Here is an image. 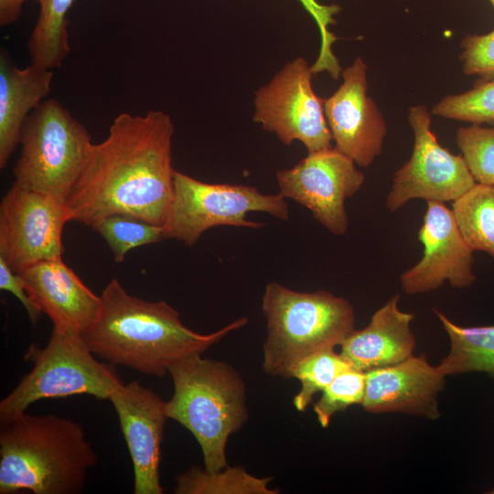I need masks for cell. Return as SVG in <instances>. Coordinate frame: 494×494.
<instances>
[{"label":"cell","instance_id":"6da1fadb","mask_svg":"<svg viewBox=\"0 0 494 494\" xmlns=\"http://www.w3.org/2000/svg\"><path fill=\"white\" fill-rule=\"evenodd\" d=\"M171 117L162 111L123 113L93 144L65 206L70 220L92 227L112 214L165 226L174 194Z\"/></svg>","mask_w":494,"mask_h":494},{"label":"cell","instance_id":"7a4b0ae2","mask_svg":"<svg viewBox=\"0 0 494 494\" xmlns=\"http://www.w3.org/2000/svg\"><path fill=\"white\" fill-rule=\"evenodd\" d=\"M100 295V315L82 338L95 356L145 375H166L175 363L202 355L248 322L241 317L217 331L200 334L186 327L166 302L131 295L116 278Z\"/></svg>","mask_w":494,"mask_h":494},{"label":"cell","instance_id":"3957f363","mask_svg":"<svg viewBox=\"0 0 494 494\" xmlns=\"http://www.w3.org/2000/svg\"><path fill=\"white\" fill-rule=\"evenodd\" d=\"M97 459L70 419L25 412L0 424V494H79Z\"/></svg>","mask_w":494,"mask_h":494},{"label":"cell","instance_id":"277c9868","mask_svg":"<svg viewBox=\"0 0 494 494\" xmlns=\"http://www.w3.org/2000/svg\"><path fill=\"white\" fill-rule=\"evenodd\" d=\"M174 392L166 413L187 428L199 443L204 468L228 467L229 437L248 420L246 384L226 361L196 355L170 367Z\"/></svg>","mask_w":494,"mask_h":494},{"label":"cell","instance_id":"5b68a950","mask_svg":"<svg viewBox=\"0 0 494 494\" xmlns=\"http://www.w3.org/2000/svg\"><path fill=\"white\" fill-rule=\"evenodd\" d=\"M262 310L267 327L263 369L274 377L291 378L302 360L340 345L355 329L350 302L325 290L299 292L272 282Z\"/></svg>","mask_w":494,"mask_h":494},{"label":"cell","instance_id":"8992f818","mask_svg":"<svg viewBox=\"0 0 494 494\" xmlns=\"http://www.w3.org/2000/svg\"><path fill=\"white\" fill-rule=\"evenodd\" d=\"M19 144L15 182L66 204L93 145L85 126L58 100L46 99L27 117Z\"/></svg>","mask_w":494,"mask_h":494},{"label":"cell","instance_id":"52a82bcc","mask_svg":"<svg viewBox=\"0 0 494 494\" xmlns=\"http://www.w3.org/2000/svg\"><path fill=\"white\" fill-rule=\"evenodd\" d=\"M81 334L53 329L45 348L31 345L25 360L31 370L0 402V424L47 398L87 394L109 400L124 381L114 365L97 360Z\"/></svg>","mask_w":494,"mask_h":494},{"label":"cell","instance_id":"ba28073f","mask_svg":"<svg viewBox=\"0 0 494 494\" xmlns=\"http://www.w3.org/2000/svg\"><path fill=\"white\" fill-rule=\"evenodd\" d=\"M265 212L287 220L289 209L281 194H263L241 184L206 183L175 172L174 194L165 224L166 239L194 245L209 229L235 226L258 229L265 223L247 220L249 212Z\"/></svg>","mask_w":494,"mask_h":494},{"label":"cell","instance_id":"9c48e42d","mask_svg":"<svg viewBox=\"0 0 494 494\" xmlns=\"http://www.w3.org/2000/svg\"><path fill=\"white\" fill-rule=\"evenodd\" d=\"M312 67L299 57L254 93L252 119L285 145L301 142L307 153L331 148L323 100L312 87Z\"/></svg>","mask_w":494,"mask_h":494},{"label":"cell","instance_id":"30bf717a","mask_svg":"<svg viewBox=\"0 0 494 494\" xmlns=\"http://www.w3.org/2000/svg\"><path fill=\"white\" fill-rule=\"evenodd\" d=\"M408 122L413 132V153L394 173L387 209L396 211L414 199L453 202L466 194L476 181L463 156L439 144L426 106H411Z\"/></svg>","mask_w":494,"mask_h":494},{"label":"cell","instance_id":"8fae6325","mask_svg":"<svg viewBox=\"0 0 494 494\" xmlns=\"http://www.w3.org/2000/svg\"><path fill=\"white\" fill-rule=\"evenodd\" d=\"M68 221L65 204L14 182L0 203V257L16 273L62 257Z\"/></svg>","mask_w":494,"mask_h":494},{"label":"cell","instance_id":"7c38bea8","mask_svg":"<svg viewBox=\"0 0 494 494\" xmlns=\"http://www.w3.org/2000/svg\"><path fill=\"white\" fill-rule=\"evenodd\" d=\"M279 194L310 210L313 217L335 235L349 228L347 199L364 183L356 163L337 147L307 153L294 166L276 173Z\"/></svg>","mask_w":494,"mask_h":494},{"label":"cell","instance_id":"4fadbf2b","mask_svg":"<svg viewBox=\"0 0 494 494\" xmlns=\"http://www.w3.org/2000/svg\"><path fill=\"white\" fill-rule=\"evenodd\" d=\"M418 239L424 246L423 257L400 277L405 294L434 291L446 281L460 289L476 282L474 251L460 231L452 209L444 202L427 201Z\"/></svg>","mask_w":494,"mask_h":494},{"label":"cell","instance_id":"5bb4252c","mask_svg":"<svg viewBox=\"0 0 494 494\" xmlns=\"http://www.w3.org/2000/svg\"><path fill=\"white\" fill-rule=\"evenodd\" d=\"M338 90L323 100L332 139L356 165L368 167L382 152L385 120L368 96L367 65L360 57L342 71Z\"/></svg>","mask_w":494,"mask_h":494},{"label":"cell","instance_id":"9a60e30c","mask_svg":"<svg viewBox=\"0 0 494 494\" xmlns=\"http://www.w3.org/2000/svg\"><path fill=\"white\" fill-rule=\"evenodd\" d=\"M109 401L117 413L132 458L134 494H162L159 465L168 419L166 402L137 381L119 385Z\"/></svg>","mask_w":494,"mask_h":494},{"label":"cell","instance_id":"2e32d148","mask_svg":"<svg viewBox=\"0 0 494 494\" xmlns=\"http://www.w3.org/2000/svg\"><path fill=\"white\" fill-rule=\"evenodd\" d=\"M361 406L372 413H403L427 419L440 417L438 395L446 375L424 355L365 372Z\"/></svg>","mask_w":494,"mask_h":494},{"label":"cell","instance_id":"e0dca14e","mask_svg":"<svg viewBox=\"0 0 494 494\" xmlns=\"http://www.w3.org/2000/svg\"><path fill=\"white\" fill-rule=\"evenodd\" d=\"M18 274L53 329L82 334L97 320L101 295L88 288L62 257L39 262Z\"/></svg>","mask_w":494,"mask_h":494},{"label":"cell","instance_id":"ac0fdd59","mask_svg":"<svg viewBox=\"0 0 494 494\" xmlns=\"http://www.w3.org/2000/svg\"><path fill=\"white\" fill-rule=\"evenodd\" d=\"M399 295L374 312L370 323L354 329L339 345L341 357L353 368L367 372L395 365L413 356L416 345L411 328L414 314L402 311Z\"/></svg>","mask_w":494,"mask_h":494},{"label":"cell","instance_id":"d6986e66","mask_svg":"<svg viewBox=\"0 0 494 494\" xmlns=\"http://www.w3.org/2000/svg\"><path fill=\"white\" fill-rule=\"evenodd\" d=\"M53 70L32 64L19 69L5 51L0 55V168L5 167L20 141L27 117L51 90Z\"/></svg>","mask_w":494,"mask_h":494},{"label":"cell","instance_id":"ffe728a7","mask_svg":"<svg viewBox=\"0 0 494 494\" xmlns=\"http://www.w3.org/2000/svg\"><path fill=\"white\" fill-rule=\"evenodd\" d=\"M450 340L438 365L446 375L482 372L494 379V326L462 327L434 308Z\"/></svg>","mask_w":494,"mask_h":494},{"label":"cell","instance_id":"44dd1931","mask_svg":"<svg viewBox=\"0 0 494 494\" xmlns=\"http://www.w3.org/2000/svg\"><path fill=\"white\" fill-rule=\"evenodd\" d=\"M35 1L39 5V15L27 44L31 64L53 70L70 52L67 13L74 0Z\"/></svg>","mask_w":494,"mask_h":494},{"label":"cell","instance_id":"7402d4cb","mask_svg":"<svg viewBox=\"0 0 494 494\" xmlns=\"http://www.w3.org/2000/svg\"><path fill=\"white\" fill-rule=\"evenodd\" d=\"M272 477L258 478L242 467H226L209 472L197 466L180 473L175 478L176 494H278V489L269 488Z\"/></svg>","mask_w":494,"mask_h":494},{"label":"cell","instance_id":"603a6c76","mask_svg":"<svg viewBox=\"0 0 494 494\" xmlns=\"http://www.w3.org/2000/svg\"><path fill=\"white\" fill-rule=\"evenodd\" d=\"M452 211L470 248L494 259V186L476 183L453 201Z\"/></svg>","mask_w":494,"mask_h":494},{"label":"cell","instance_id":"cb8c5ba5","mask_svg":"<svg viewBox=\"0 0 494 494\" xmlns=\"http://www.w3.org/2000/svg\"><path fill=\"white\" fill-rule=\"evenodd\" d=\"M107 242L115 263H122L132 249L166 239L165 226L128 214H112L91 227Z\"/></svg>","mask_w":494,"mask_h":494},{"label":"cell","instance_id":"d4e9b609","mask_svg":"<svg viewBox=\"0 0 494 494\" xmlns=\"http://www.w3.org/2000/svg\"><path fill=\"white\" fill-rule=\"evenodd\" d=\"M350 365L335 351V348L317 351L302 360L293 370L291 378L301 383L293 403L299 412H305L314 395L322 392L333 380Z\"/></svg>","mask_w":494,"mask_h":494},{"label":"cell","instance_id":"484cf974","mask_svg":"<svg viewBox=\"0 0 494 494\" xmlns=\"http://www.w3.org/2000/svg\"><path fill=\"white\" fill-rule=\"evenodd\" d=\"M432 113L471 124L494 125V78L478 80L469 91L444 97Z\"/></svg>","mask_w":494,"mask_h":494},{"label":"cell","instance_id":"4316f807","mask_svg":"<svg viewBox=\"0 0 494 494\" xmlns=\"http://www.w3.org/2000/svg\"><path fill=\"white\" fill-rule=\"evenodd\" d=\"M456 140L476 183L494 186V126L460 127Z\"/></svg>","mask_w":494,"mask_h":494},{"label":"cell","instance_id":"83f0119b","mask_svg":"<svg viewBox=\"0 0 494 494\" xmlns=\"http://www.w3.org/2000/svg\"><path fill=\"white\" fill-rule=\"evenodd\" d=\"M365 372L349 367L340 372L322 391V395L314 404V412L319 424L326 428L334 414L354 404H361L365 394Z\"/></svg>","mask_w":494,"mask_h":494},{"label":"cell","instance_id":"f1b7e54d","mask_svg":"<svg viewBox=\"0 0 494 494\" xmlns=\"http://www.w3.org/2000/svg\"><path fill=\"white\" fill-rule=\"evenodd\" d=\"M460 59L467 75L479 81L494 78V29L486 34H468L461 42Z\"/></svg>","mask_w":494,"mask_h":494},{"label":"cell","instance_id":"f546056e","mask_svg":"<svg viewBox=\"0 0 494 494\" xmlns=\"http://www.w3.org/2000/svg\"><path fill=\"white\" fill-rule=\"evenodd\" d=\"M0 289L12 293L24 306L32 323H36L42 311L31 299L22 276L14 272L0 257Z\"/></svg>","mask_w":494,"mask_h":494},{"label":"cell","instance_id":"4dcf8cb0","mask_svg":"<svg viewBox=\"0 0 494 494\" xmlns=\"http://www.w3.org/2000/svg\"><path fill=\"white\" fill-rule=\"evenodd\" d=\"M26 0H0V25L5 27L16 21Z\"/></svg>","mask_w":494,"mask_h":494},{"label":"cell","instance_id":"1f68e13d","mask_svg":"<svg viewBox=\"0 0 494 494\" xmlns=\"http://www.w3.org/2000/svg\"><path fill=\"white\" fill-rule=\"evenodd\" d=\"M305 8L314 16L317 24L328 19L332 13V6L319 5L317 0H298Z\"/></svg>","mask_w":494,"mask_h":494},{"label":"cell","instance_id":"d6a6232c","mask_svg":"<svg viewBox=\"0 0 494 494\" xmlns=\"http://www.w3.org/2000/svg\"><path fill=\"white\" fill-rule=\"evenodd\" d=\"M489 2L491 3L493 8H494V0H489Z\"/></svg>","mask_w":494,"mask_h":494}]
</instances>
